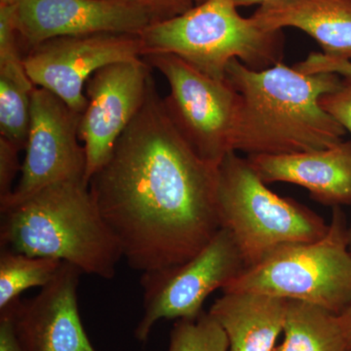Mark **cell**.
<instances>
[{"label":"cell","mask_w":351,"mask_h":351,"mask_svg":"<svg viewBox=\"0 0 351 351\" xmlns=\"http://www.w3.org/2000/svg\"><path fill=\"white\" fill-rule=\"evenodd\" d=\"M217 182L218 167L180 135L152 80L88 186L127 265L145 274L188 262L221 230Z\"/></svg>","instance_id":"cell-1"},{"label":"cell","mask_w":351,"mask_h":351,"mask_svg":"<svg viewBox=\"0 0 351 351\" xmlns=\"http://www.w3.org/2000/svg\"><path fill=\"white\" fill-rule=\"evenodd\" d=\"M226 80L239 94L233 151L280 156L328 149L343 142L346 130L321 108L323 95L341 84L329 71L304 73L282 61L256 71L233 59Z\"/></svg>","instance_id":"cell-2"},{"label":"cell","mask_w":351,"mask_h":351,"mask_svg":"<svg viewBox=\"0 0 351 351\" xmlns=\"http://www.w3.org/2000/svg\"><path fill=\"white\" fill-rule=\"evenodd\" d=\"M0 248L71 263L112 279L123 258L84 181L49 184L0 209Z\"/></svg>","instance_id":"cell-3"},{"label":"cell","mask_w":351,"mask_h":351,"mask_svg":"<svg viewBox=\"0 0 351 351\" xmlns=\"http://www.w3.org/2000/svg\"><path fill=\"white\" fill-rule=\"evenodd\" d=\"M234 0H205L181 16L141 32L143 58L171 54L210 77L226 80L233 59L256 71L283 57L282 31H267L237 11Z\"/></svg>","instance_id":"cell-4"},{"label":"cell","mask_w":351,"mask_h":351,"mask_svg":"<svg viewBox=\"0 0 351 351\" xmlns=\"http://www.w3.org/2000/svg\"><path fill=\"white\" fill-rule=\"evenodd\" d=\"M217 198L221 228L232 235L246 269L287 245L319 240L329 228L319 215L267 188L239 152L219 165Z\"/></svg>","instance_id":"cell-5"},{"label":"cell","mask_w":351,"mask_h":351,"mask_svg":"<svg viewBox=\"0 0 351 351\" xmlns=\"http://www.w3.org/2000/svg\"><path fill=\"white\" fill-rule=\"evenodd\" d=\"M341 208L334 207L322 239L287 245L245 269L225 289L309 302L341 314L351 302V252Z\"/></svg>","instance_id":"cell-6"},{"label":"cell","mask_w":351,"mask_h":351,"mask_svg":"<svg viewBox=\"0 0 351 351\" xmlns=\"http://www.w3.org/2000/svg\"><path fill=\"white\" fill-rule=\"evenodd\" d=\"M170 87L163 99L173 125L203 161L219 167L233 151L239 94L228 80L210 77L171 54L143 58Z\"/></svg>","instance_id":"cell-7"},{"label":"cell","mask_w":351,"mask_h":351,"mask_svg":"<svg viewBox=\"0 0 351 351\" xmlns=\"http://www.w3.org/2000/svg\"><path fill=\"white\" fill-rule=\"evenodd\" d=\"M246 269L232 235L225 228L197 255L178 267L145 272L141 277L144 313L135 338L147 343L160 319H195L214 291L225 289Z\"/></svg>","instance_id":"cell-8"},{"label":"cell","mask_w":351,"mask_h":351,"mask_svg":"<svg viewBox=\"0 0 351 351\" xmlns=\"http://www.w3.org/2000/svg\"><path fill=\"white\" fill-rule=\"evenodd\" d=\"M82 115L52 92L34 88L21 178L12 195L0 202V209L16 204L55 182H85L86 152L84 145L80 144Z\"/></svg>","instance_id":"cell-9"},{"label":"cell","mask_w":351,"mask_h":351,"mask_svg":"<svg viewBox=\"0 0 351 351\" xmlns=\"http://www.w3.org/2000/svg\"><path fill=\"white\" fill-rule=\"evenodd\" d=\"M141 58L138 34L101 32L48 39L27 51L24 66L34 86L52 92L83 113L88 105L83 89L98 69Z\"/></svg>","instance_id":"cell-10"},{"label":"cell","mask_w":351,"mask_h":351,"mask_svg":"<svg viewBox=\"0 0 351 351\" xmlns=\"http://www.w3.org/2000/svg\"><path fill=\"white\" fill-rule=\"evenodd\" d=\"M143 58L104 66L85 86L88 100L80 125L86 152L85 182L104 165L117 141L144 105L154 80Z\"/></svg>","instance_id":"cell-11"},{"label":"cell","mask_w":351,"mask_h":351,"mask_svg":"<svg viewBox=\"0 0 351 351\" xmlns=\"http://www.w3.org/2000/svg\"><path fill=\"white\" fill-rule=\"evenodd\" d=\"M25 55L60 36L113 32L140 34L147 14L126 0H7Z\"/></svg>","instance_id":"cell-12"},{"label":"cell","mask_w":351,"mask_h":351,"mask_svg":"<svg viewBox=\"0 0 351 351\" xmlns=\"http://www.w3.org/2000/svg\"><path fill=\"white\" fill-rule=\"evenodd\" d=\"M82 271L62 263L56 276L32 299L0 311L12 318L24 351H97L80 319L77 289Z\"/></svg>","instance_id":"cell-13"},{"label":"cell","mask_w":351,"mask_h":351,"mask_svg":"<svg viewBox=\"0 0 351 351\" xmlns=\"http://www.w3.org/2000/svg\"><path fill=\"white\" fill-rule=\"evenodd\" d=\"M265 184L290 182L332 207L351 204V140L317 151L247 157Z\"/></svg>","instance_id":"cell-14"},{"label":"cell","mask_w":351,"mask_h":351,"mask_svg":"<svg viewBox=\"0 0 351 351\" xmlns=\"http://www.w3.org/2000/svg\"><path fill=\"white\" fill-rule=\"evenodd\" d=\"M250 18L267 31L301 29L325 57L351 60V0H277L262 4Z\"/></svg>","instance_id":"cell-15"},{"label":"cell","mask_w":351,"mask_h":351,"mask_svg":"<svg viewBox=\"0 0 351 351\" xmlns=\"http://www.w3.org/2000/svg\"><path fill=\"white\" fill-rule=\"evenodd\" d=\"M288 300L263 293L228 292L208 311L228 337V351H274Z\"/></svg>","instance_id":"cell-16"},{"label":"cell","mask_w":351,"mask_h":351,"mask_svg":"<svg viewBox=\"0 0 351 351\" xmlns=\"http://www.w3.org/2000/svg\"><path fill=\"white\" fill-rule=\"evenodd\" d=\"M283 332L274 351H348L339 314L309 302L288 300Z\"/></svg>","instance_id":"cell-17"},{"label":"cell","mask_w":351,"mask_h":351,"mask_svg":"<svg viewBox=\"0 0 351 351\" xmlns=\"http://www.w3.org/2000/svg\"><path fill=\"white\" fill-rule=\"evenodd\" d=\"M62 263L56 258L34 257L1 249L0 311L20 300L21 294L27 289L47 285Z\"/></svg>","instance_id":"cell-18"},{"label":"cell","mask_w":351,"mask_h":351,"mask_svg":"<svg viewBox=\"0 0 351 351\" xmlns=\"http://www.w3.org/2000/svg\"><path fill=\"white\" fill-rule=\"evenodd\" d=\"M34 83L0 73V137L25 151L31 125Z\"/></svg>","instance_id":"cell-19"},{"label":"cell","mask_w":351,"mask_h":351,"mask_svg":"<svg viewBox=\"0 0 351 351\" xmlns=\"http://www.w3.org/2000/svg\"><path fill=\"white\" fill-rule=\"evenodd\" d=\"M230 343L221 325L209 313L195 319H179L170 332L168 351H228Z\"/></svg>","instance_id":"cell-20"},{"label":"cell","mask_w":351,"mask_h":351,"mask_svg":"<svg viewBox=\"0 0 351 351\" xmlns=\"http://www.w3.org/2000/svg\"><path fill=\"white\" fill-rule=\"evenodd\" d=\"M0 73L29 77L24 66V52L7 0H0Z\"/></svg>","instance_id":"cell-21"},{"label":"cell","mask_w":351,"mask_h":351,"mask_svg":"<svg viewBox=\"0 0 351 351\" xmlns=\"http://www.w3.org/2000/svg\"><path fill=\"white\" fill-rule=\"evenodd\" d=\"M319 104L351 135V78L343 77L338 88L321 97Z\"/></svg>","instance_id":"cell-22"},{"label":"cell","mask_w":351,"mask_h":351,"mask_svg":"<svg viewBox=\"0 0 351 351\" xmlns=\"http://www.w3.org/2000/svg\"><path fill=\"white\" fill-rule=\"evenodd\" d=\"M140 7L149 16L151 24L165 22L188 12L205 0H126Z\"/></svg>","instance_id":"cell-23"},{"label":"cell","mask_w":351,"mask_h":351,"mask_svg":"<svg viewBox=\"0 0 351 351\" xmlns=\"http://www.w3.org/2000/svg\"><path fill=\"white\" fill-rule=\"evenodd\" d=\"M20 152L6 138L0 137V202L12 195L13 182L22 171Z\"/></svg>","instance_id":"cell-24"},{"label":"cell","mask_w":351,"mask_h":351,"mask_svg":"<svg viewBox=\"0 0 351 351\" xmlns=\"http://www.w3.org/2000/svg\"><path fill=\"white\" fill-rule=\"evenodd\" d=\"M309 68L313 71H329L341 77L351 78V62L330 59L323 54H313L309 59Z\"/></svg>","instance_id":"cell-25"},{"label":"cell","mask_w":351,"mask_h":351,"mask_svg":"<svg viewBox=\"0 0 351 351\" xmlns=\"http://www.w3.org/2000/svg\"><path fill=\"white\" fill-rule=\"evenodd\" d=\"M0 351H24L16 336L12 318L6 314H0Z\"/></svg>","instance_id":"cell-26"},{"label":"cell","mask_w":351,"mask_h":351,"mask_svg":"<svg viewBox=\"0 0 351 351\" xmlns=\"http://www.w3.org/2000/svg\"><path fill=\"white\" fill-rule=\"evenodd\" d=\"M339 315L345 331L348 350L351 351V302Z\"/></svg>","instance_id":"cell-27"},{"label":"cell","mask_w":351,"mask_h":351,"mask_svg":"<svg viewBox=\"0 0 351 351\" xmlns=\"http://www.w3.org/2000/svg\"><path fill=\"white\" fill-rule=\"evenodd\" d=\"M277 1V0H234L237 7L252 6L256 4L269 3V2Z\"/></svg>","instance_id":"cell-28"},{"label":"cell","mask_w":351,"mask_h":351,"mask_svg":"<svg viewBox=\"0 0 351 351\" xmlns=\"http://www.w3.org/2000/svg\"><path fill=\"white\" fill-rule=\"evenodd\" d=\"M348 243L351 252V225L348 228Z\"/></svg>","instance_id":"cell-29"}]
</instances>
